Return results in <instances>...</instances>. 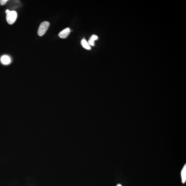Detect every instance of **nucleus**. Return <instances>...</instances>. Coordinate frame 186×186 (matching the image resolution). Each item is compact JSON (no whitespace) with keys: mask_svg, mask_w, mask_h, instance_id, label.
<instances>
[{"mask_svg":"<svg viewBox=\"0 0 186 186\" xmlns=\"http://www.w3.org/2000/svg\"><path fill=\"white\" fill-rule=\"evenodd\" d=\"M50 25V23L48 21H45L42 23L40 25L38 30V35L40 36H43L46 32Z\"/></svg>","mask_w":186,"mask_h":186,"instance_id":"obj_1","label":"nucleus"},{"mask_svg":"<svg viewBox=\"0 0 186 186\" xmlns=\"http://www.w3.org/2000/svg\"><path fill=\"white\" fill-rule=\"evenodd\" d=\"M17 14L15 11H10L6 14V20L10 25H12L15 22L17 19Z\"/></svg>","mask_w":186,"mask_h":186,"instance_id":"obj_2","label":"nucleus"},{"mask_svg":"<svg viewBox=\"0 0 186 186\" xmlns=\"http://www.w3.org/2000/svg\"><path fill=\"white\" fill-rule=\"evenodd\" d=\"M70 32V28H67L60 32L59 34H58V36L61 38H65L68 37Z\"/></svg>","mask_w":186,"mask_h":186,"instance_id":"obj_3","label":"nucleus"},{"mask_svg":"<svg viewBox=\"0 0 186 186\" xmlns=\"http://www.w3.org/2000/svg\"><path fill=\"white\" fill-rule=\"evenodd\" d=\"M1 63L4 65H8L10 63L11 60L10 57L9 56L4 55L3 56L1 57Z\"/></svg>","mask_w":186,"mask_h":186,"instance_id":"obj_4","label":"nucleus"},{"mask_svg":"<svg viewBox=\"0 0 186 186\" xmlns=\"http://www.w3.org/2000/svg\"><path fill=\"white\" fill-rule=\"evenodd\" d=\"M81 44L82 46L85 49H86V50H91V47H90V45H89V43L87 41L86 39H84V38L82 39L81 41Z\"/></svg>","mask_w":186,"mask_h":186,"instance_id":"obj_5","label":"nucleus"},{"mask_svg":"<svg viewBox=\"0 0 186 186\" xmlns=\"http://www.w3.org/2000/svg\"><path fill=\"white\" fill-rule=\"evenodd\" d=\"M181 176L182 178V183H185L186 180V165L184 166V167L182 169L181 173Z\"/></svg>","mask_w":186,"mask_h":186,"instance_id":"obj_6","label":"nucleus"},{"mask_svg":"<svg viewBox=\"0 0 186 186\" xmlns=\"http://www.w3.org/2000/svg\"><path fill=\"white\" fill-rule=\"evenodd\" d=\"M98 38V37L97 36L95 35V34H93L90 37L88 41L89 45H91V46H94V41L96 40H97Z\"/></svg>","mask_w":186,"mask_h":186,"instance_id":"obj_7","label":"nucleus"},{"mask_svg":"<svg viewBox=\"0 0 186 186\" xmlns=\"http://www.w3.org/2000/svg\"><path fill=\"white\" fill-rule=\"evenodd\" d=\"M8 1V0H0V5L3 6L5 5Z\"/></svg>","mask_w":186,"mask_h":186,"instance_id":"obj_8","label":"nucleus"},{"mask_svg":"<svg viewBox=\"0 0 186 186\" xmlns=\"http://www.w3.org/2000/svg\"><path fill=\"white\" fill-rule=\"evenodd\" d=\"M10 11L8 10H6V11H5V12H6V14L8 13L9 12H10Z\"/></svg>","mask_w":186,"mask_h":186,"instance_id":"obj_9","label":"nucleus"},{"mask_svg":"<svg viewBox=\"0 0 186 186\" xmlns=\"http://www.w3.org/2000/svg\"><path fill=\"white\" fill-rule=\"evenodd\" d=\"M116 186H122V185H120V184H118Z\"/></svg>","mask_w":186,"mask_h":186,"instance_id":"obj_10","label":"nucleus"}]
</instances>
